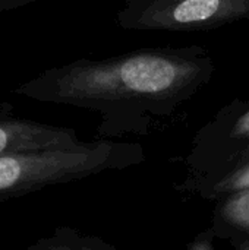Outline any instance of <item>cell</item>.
<instances>
[{"instance_id": "cell-1", "label": "cell", "mask_w": 249, "mask_h": 250, "mask_svg": "<svg viewBox=\"0 0 249 250\" xmlns=\"http://www.w3.org/2000/svg\"><path fill=\"white\" fill-rule=\"evenodd\" d=\"M214 59L203 45L150 47L104 59H78L21 83L15 94L101 113L100 135L141 129L175 113L208 85Z\"/></svg>"}, {"instance_id": "cell-3", "label": "cell", "mask_w": 249, "mask_h": 250, "mask_svg": "<svg viewBox=\"0 0 249 250\" xmlns=\"http://www.w3.org/2000/svg\"><path fill=\"white\" fill-rule=\"evenodd\" d=\"M249 19V0H126L116 23L129 31H205Z\"/></svg>"}, {"instance_id": "cell-5", "label": "cell", "mask_w": 249, "mask_h": 250, "mask_svg": "<svg viewBox=\"0 0 249 250\" xmlns=\"http://www.w3.org/2000/svg\"><path fill=\"white\" fill-rule=\"evenodd\" d=\"M205 146L230 152L249 151V97L225 105L201 132Z\"/></svg>"}, {"instance_id": "cell-2", "label": "cell", "mask_w": 249, "mask_h": 250, "mask_svg": "<svg viewBox=\"0 0 249 250\" xmlns=\"http://www.w3.org/2000/svg\"><path fill=\"white\" fill-rule=\"evenodd\" d=\"M132 152L129 145L81 142L75 146L13 152L0 157V202L97 173Z\"/></svg>"}, {"instance_id": "cell-6", "label": "cell", "mask_w": 249, "mask_h": 250, "mask_svg": "<svg viewBox=\"0 0 249 250\" xmlns=\"http://www.w3.org/2000/svg\"><path fill=\"white\" fill-rule=\"evenodd\" d=\"M28 250H98L90 240L82 239L68 227H59L53 236L41 237Z\"/></svg>"}, {"instance_id": "cell-9", "label": "cell", "mask_w": 249, "mask_h": 250, "mask_svg": "<svg viewBox=\"0 0 249 250\" xmlns=\"http://www.w3.org/2000/svg\"><path fill=\"white\" fill-rule=\"evenodd\" d=\"M232 185H233L235 188H249V164L244 166V167L238 171V174L233 177Z\"/></svg>"}, {"instance_id": "cell-10", "label": "cell", "mask_w": 249, "mask_h": 250, "mask_svg": "<svg viewBox=\"0 0 249 250\" xmlns=\"http://www.w3.org/2000/svg\"><path fill=\"white\" fill-rule=\"evenodd\" d=\"M191 250H211V248H210V246H208L207 243H201V242H200V243L194 245V246H192V249H191Z\"/></svg>"}, {"instance_id": "cell-4", "label": "cell", "mask_w": 249, "mask_h": 250, "mask_svg": "<svg viewBox=\"0 0 249 250\" xmlns=\"http://www.w3.org/2000/svg\"><path fill=\"white\" fill-rule=\"evenodd\" d=\"M81 144L70 127L53 126L0 111V157L13 152L66 148Z\"/></svg>"}, {"instance_id": "cell-8", "label": "cell", "mask_w": 249, "mask_h": 250, "mask_svg": "<svg viewBox=\"0 0 249 250\" xmlns=\"http://www.w3.org/2000/svg\"><path fill=\"white\" fill-rule=\"evenodd\" d=\"M41 0H0V13L3 12H10L19 7H23L26 4H32Z\"/></svg>"}, {"instance_id": "cell-7", "label": "cell", "mask_w": 249, "mask_h": 250, "mask_svg": "<svg viewBox=\"0 0 249 250\" xmlns=\"http://www.w3.org/2000/svg\"><path fill=\"white\" fill-rule=\"evenodd\" d=\"M226 215L236 224L249 229V190L242 192L227 204Z\"/></svg>"}]
</instances>
